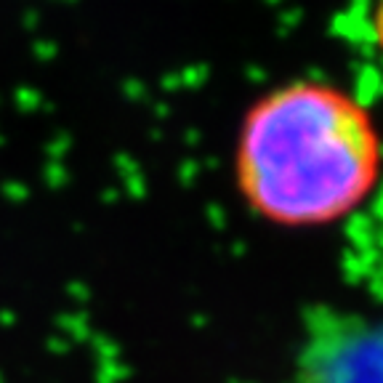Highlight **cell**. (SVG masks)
I'll return each mask as SVG.
<instances>
[{
  "instance_id": "6da1fadb",
  "label": "cell",
  "mask_w": 383,
  "mask_h": 383,
  "mask_svg": "<svg viewBox=\"0 0 383 383\" xmlns=\"http://www.w3.org/2000/svg\"><path fill=\"white\" fill-rule=\"evenodd\" d=\"M232 170L242 205L263 224L290 232L335 227L378 189V123L338 83L293 77L242 112Z\"/></svg>"
},
{
  "instance_id": "7a4b0ae2",
  "label": "cell",
  "mask_w": 383,
  "mask_h": 383,
  "mask_svg": "<svg viewBox=\"0 0 383 383\" xmlns=\"http://www.w3.org/2000/svg\"><path fill=\"white\" fill-rule=\"evenodd\" d=\"M381 327L372 317L317 306L285 383H381Z\"/></svg>"
}]
</instances>
